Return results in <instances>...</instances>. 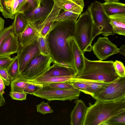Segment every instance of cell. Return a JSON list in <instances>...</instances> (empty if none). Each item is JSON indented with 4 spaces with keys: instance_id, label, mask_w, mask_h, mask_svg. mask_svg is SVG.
<instances>
[{
    "instance_id": "ee69618b",
    "label": "cell",
    "mask_w": 125,
    "mask_h": 125,
    "mask_svg": "<svg viewBox=\"0 0 125 125\" xmlns=\"http://www.w3.org/2000/svg\"><path fill=\"white\" fill-rule=\"evenodd\" d=\"M5 103V100L3 94L0 93V107L4 105Z\"/></svg>"
},
{
    "instance_id": "b9f144b4",
    "label": "cell",
    "mask_w": 125,
    "mask_h": 125,
    "mask_svg": "<svg viewBox=\"0 0 125 125\" xmlns=\"http://www.w3.org/2000/svg\"><path fill=\"white\" fill-rule=\"evenodd\" d=\"M119 53L122 55H125V45H122L119 48Z\"/></svg>"
},
{
    "instance_id": "277c9868",
    "label": "cell",
    "mask_w": 125,
    "mask_h": 125,
    "mask_svg": "<svg viewBox=\"0 0 125 125\" xmlns=\"http://www.w3.org/2000/svg\"><path fill=\"white\" fill-rule=\"evenodd\" d=\"M93 23L91 15L87 10L81 14L75 23L74 38L83 54L91 52L93 39L92 33Z\"/></svg>"
},
{
    "instance_id": "60d3db41",
    "label": "cell",
    "mask_w": 125,
    "mask_h": 125,
    "mask_svg": "<svg viewBox=\"0 0 125 125\" xmlns=\"http://www.w3.org/2000/svg\"><path fill=\"white\" fill-rule=\"evenodd\" d=\"M5 86L3 81L0 76V93L1 94H3L5 93Z\"/></svg>"
},
{
    "instance_id": "30bf717a",
    "label": "cell",
    "mask_w": 125,
    "mask_h": 125,
    "mask_svg": "<svg viewBox=\"0 0 125 125\" xmlns=\"http://www.w3.org/2000/svg\"><path fill=\"white\" fill-rule=\"evenodd\" d=\"M93 52L101 61L119 53V48L106 37H99L92 46Z\"/></svg>"
},
{
    "instance_id": "d4e9b609",
    "label": "cell",
    "mask_w": 125,
    "mask_h": 125,
    "mask_svg": "<svg viewBox=\"0 0 125 125\" xmlns=\"http://www.w3.org/2000/svg\"><path fill=\"white\" fill-rule=\"evenodd\" d=\"M10 77L11 82L21 73L20 70L19 61L17 56L14 58L13 60L7 69Z\"/></svg>"
},
{
    "instance_id": "ba28073f",
    "label": "cell",
    "mask_w": 125,
    "mask_h": 125,
    "mask_svg": "<svg viewBox=\"0 0 125 125\" xmlns=\"http://www.w3.org/2000/svg\"><path fill=\"white\" fill-rule=\"evenodd\" d=\"M80 92V90L76 89L69 90L54 89L43 85V87L35 93L33 95L49 101H71L78 99Z\"/></svg>"
},
{
    "instance_id": "4316f807",
    "label": "cell",
    "mask_w": 125,
    "mask_h": 125,
    "mask_svg": "<svg viewBox=\"0 0 125 125\" xmlns=\"http://www.w3.org/2000/svg\"><path fill=\"white\" fill-rule=\"evenodd\" d=\"M125 125V111L111 118L102 125Z\"/></svg>"
},
{
    "instance_id": "8992f818",
    "label": "cell",
    "mask_w": 125,
    "mask_h": 125,
    "mask_svg": "<svg viewBox=\"0 0 125 125\" xmlns=\"http://www.w3.org/2000/svg\"><path fill=\"white\" fill-rule=\"evenodd\" d=\"M96 100L113 102L125 98V77L108 83L100 92L92 96Z\"/></svg>"
},
{
    "instance_id": "484cf974",
    "label": "cell",
    "mask_w": 125,
    "mask_h": 125,
    "mask_svg": "<svg viewBox=\"0 0 125 125\" xmlns=\"http://www.w3.org/2000/svg\"><path fill=\"white\" fill-rule=\"evenodd\" d=\"M79 15V14L70 11L64 10L62 13L59 14L55 19V21L60 22L70 20L76 22Z\"/></svg>"
},
{
    "instance_id": "9c48e42d",
    "label": "cell",
    "mask_w": 125,
    "mask_h": 125,
    "mask_svg": "<svg viewBox=\"0 0 125 125\" xmlns=\"http://www.w3.org/2000/svg\"><path fill=\"white\" fill-rule=\"evenodd\" d=\"M37 39L24 46L20 45L17 56L19 61L21 73L24 71L33 58L41 54Z\"/></svg>"
},
{
    "instance_id": "7bdbcfd3",
    "label": "cell",
    "mask_w": 125,
    "mask_h": 125,
    "mask_svg": "<svg viewBox=\"0 0 125 125\" xmlns=\"http://www.w3.org/2000/svg\"><path fill=\"white\" fill-rule=\"evenodd\" d=\"M4 20L0 17V32L4 29Z\"/></svg>"
},
{
    "instance_id": "d6a6232c",
    "label": "cell",
    "mask_w": 125,
    "mask_h": 125,
    "mask_svg": "<svg viewBox=\"0 0 125 125\" xmlns=\"http://www.w3.org/2000/svg\"><path fill=\"white\" fill-rule=\"evenodd\" d=\"M36 106L37 112L43 115L53 112V110L51 108L48 103L42 101L39 104L36 105Z\"/></svg>"
},
{
    "instance_id": "ffe728a7",
    "label": "cell",
    "mask_w": 125,
    "mask_h": 125,
    "mask_svg": "<svg viewBox=\"0 0 125 125\" xmlns=\"http://www.w3.org/2000/svg\"><path fill=\"white\" fill-rule=\"evenodd\" d=\"M74 77L72 76H41L29 81L32 82L43 85L50 83L68 82Z\"/></svg>"
},
{
    "instance_id": "ab89813d",
    "label": "cell",
    "mask_w": 125,
    "mask_h": 125,
    "mask_svg": "<svg viewBox=\"0 0 125 125\" xmlns=\"http://www.w3.org/2000/svg\"><path fill=\"white\" fill-rule=\"evenodd\" d=\"M0 6L3 10L2 14L4 17L6 18L11 19L10 16L5 5L4 0H0Z\"/></svg>"
},
{
    "instance_id": "7c38bea8",
    "label": "cell",
    "mask_w": 125,
    "mask_h": 125,
    "mask_svg": "<svg viewBox=\"0 0 125 125\" xmlns=\"http://www.w3.org/2000/svg\"><path fill=\"white\" fill-rule=\"evenodd\" d=\"M62 9L58 7L54 3L52 10L47 17L42 21L35 23L40 35L45 37L60 22L55 21V20Z\"/></svg>"
},
{
    "instance_id": "74e56055",
    "label": "cell",
    "mask_w": 125,
    "mask_h": 125,
    "mask_svg": "<svg viewBox=\"0 0 125 125\" xmlns=\"http://www.w3.org/2000/svg\"><path fill=\"white\" fill-rule=\"evenodd\" d=\"M26 1L27 6L26 11L32 10L40 5V0H26Z\"/></svg>"
},
{
    "instance_id": "8d00e7d4",
    "label": "cell",
    "mask_w": 125,
    "mask_h": 125,
    "mask_svg": "<svg viewBox=\"0 0 125 125\" xmlns=\"http://www.w3.org/2000/svg\"><path fill=\"white\" fill-rule=\"evenodd\" d=\"M10 96L11 99L18 100H23L26 99L27 94L24 93L10 91Z\"/></svg>"
},
{
    "instance_id": "f6af8a7d",
    "label": "cell",
    "mask_w": 125,
    "mask_h": 125,
    "mask_svg": "<svg viewBox=\"0 0 125 125\" xmlns=\"http://www.w3.org/2000/svg\"><path fill=\"white\" fill-rule=\"evenodd\" d=\"M105 3L117 2H119V0H104Z\"/></svg>"
},
{
    "instance_id": "8fae6325",
    "label": "cell",
    "mask_w": 125,
    "mask_h": 125,
    "mask_svg": "<svg viewBox=\"0 0 125 125\" xmlns=\"http://www.w3.org/2000/svg\"><path fill=\"white\" fill-rule=\"evenodd\" d=\"M54 4L53 0H40L39 7L23 13L27 21L35 23L42 21L47 17L52 10Z\"/></svg>"
},
{
    "instance_id": "83f0119b",
    "label": "cell",
    "mask_w": 125,
    "mask_h": 125,
    "mask_svg": "<svg viewBox=\"0 0 125 125\" xmlns=\"http://www.w3.org/2000/svg\"><path fill=\"white\" fill-rule=\"evenodd\" d=\"M37 40L41 54L45 55L50 56V50L46 37H43L40 35Z\"/></svg>"
},
{
    "instance_id": "7dc6e473",
    "label": "cell",
    "mask_w": 125,
    "mask_h": 125,
    "mask_svg": "<svg viewBox=\"0 0 125 125\" xmlns=\"http://www.w3.org/2000/svg\"><path fill=\"white\" fill-rule=\"evenodd\" d=\"M3 11L2 9L0 6V12H1L2 13L3 12Z\"/></svg>"
},
{
    "instance_id": "9a60e30c",
    "label": "cell",
    "mask_w": 125,
    "mask_h": 125,
    "mask_svg": "<svg viewBox=\"0 0 125 125\" xmlns=\"http://www.w3.org/2000/svg\"><path fill=\"white\" fill-rule=\"evenodd\" d=\"M24 31L18 36L20 45L24 46L37 40L39 32L35 23L27 21Z\"/></svg>"
},
{
    "instance_id": "d6986e66",
    "label": "cell",
    "mask_w": 125,
    "mask_h": 125,
    "mask_svg": "<svg viewBox=\"0 0 125 125\" xmlns=\"http://www.w3.org/2000/svg\"><path fill=\"white\" fill-rule=\"evenodd\" d=\"M114 34L125 36V13H118L108 16Z\"/></svg>"
},
{
    "instance_id": "5bb4252c",
    "label": "cell",
    "mask_w": 125,
    "mask_h": 125,
    "mask_svg": "<svg viewBox=\"0 0 125 125\" xmlns=\"http://www.w3.org/2000/svg\"><path fill=\"white\" fill-rule=\"evenodd\" d=\"M20 45L18 36L14 33L8 36L0 45V56L17 53Z\"/></svg>"
},
{
    "instance_id": "4dcf8cb0",
    "label": "cell",
    "mask_w": 125,
    "mask_h": 125,
    "mask_svg": "<svg viewBox=\"0 0 125 125\" xmlns=\"http://www.w3.org/2000/svg\"><path fill=\"white\" fill-rule=\"evenodd\" d=\"M43 87V85L31 82L23 90V92L33 95L38 90Z\"/></svg>"
},
{
    "instance_id": "7a4b0ae2",
    "label": "cell",
    "mask_w": 125,
    "mask_h": 125,
    "mask_svg": "<svg viewBox=\"0 0 125 125\" xmlns=\"http://www.w3.org/2000/svg\"><path fill=\"white\" fill-rule=\"evenodd\" d=\"M125 111V98L113 102L96 100L87 108L83 125H102L111 118Z\"/></svg>"
},
{
    "instance_id": "e0dca14e",
    "label": "cell",
    "mask_w": 125,
    "mask_h": 125,
    "mask_svg": "<svg viewBox=\"0 0 125 125\" xmlns=\"http://www.w3.org/2000/svg\"><path fill=\"white\" fill-rule=\"evenodd\" d=\"M75 103V105L70 115V124L83 125L87 107L81 100H76Z\"/></svg>"
},
{
    "instance_id": "bcb514c9",
    "label": "cell",
    "mask_w": 125,
    "mask_h": 125,
    "mask_svg": "<svg viewBox=\"0 0 125 125\" xmlns=\"http://www.w3.org/2000/svg\"><path fill=\"white\" fill-rule=\"evenodd\" d=\"M12 0H4L5 5Z\"/></svg>"
},
{
    "instance_id": "603a6c76",
    "label": "cell",
    "mask_w": 125,
    "mask_h": 125,
    "mask_svg": "<svg viewBox=\"0 0 125 125\" xmlns=\"http://www.w3.org/2000/svg\"><path fill=\"white\" fill-rule=\"evenodd\" d=\"M104 10L108 16L118 13H125V4L119 2L102 3Z\"/></svg>"
},
{
    "instance_id": "f1b7e54d",
    "label": "cell",
    "mask_w": 125,
    "mask_h": 125,
    "mask_svg": "<svg viewBox=\"0 0 125 125\" xmlns=\"http://www.w3.org/2000/svg\"><path fill=\"white\" fill-rule=\"evenodd\" d=\"M68 82L72 85L75 88L83 93L88 86L83 80L74 77L69 81Z\"/></svg>"
},
{
    "instance_id": "52a82bcc",
    "label": "cell",
    "mask_w": 125,
    "mask_h": 125,
    "mask_svg": "<svg viewBox=\"0 0 125 125\" xmlns=\"http://www.w3.org/2000/svg\"><path fill=\"white\" fill-rule=\"evenodd\" d=\"M55 62L50 56L41 54L33 58L21 73L29 80L34 79L43 73Z\"/></svg>"
},
{
    "instance_id": "cb8c5ba5",
    "label": "cell",
    "mask_w": 125,
    "mask_h": 125,
    "mask_svg": "<svg viewBox=\"0 0 125 125\" xmlns=\"http://www.w3.org/2000/svg\"><path fill=\"white\" fill-rule=\"evenodd\" d=\"M27 23V21L23 13L18 12L16 13L12 23L14 26L15 34L18 36L25 30Z\"/></svg>"
},
{
    "instance_id": "d590c367",
    "label": "cell",
    "mask_w": 125,
    "mask_h": 125,
    "mask_svg": "<svg viewBox=\"0 0 125 125\" xmlns=\"http://www.w3.org/2000/svg\"><path fill=\"white\" fill-rule=\"evenodd\" d=\"M0 76L5 85L9 86L10 84L11 80L7 69L0 68Z\"/></svg>"
},
{
    "instance_id": "4fadbf2b",
    "label": "cell",
    "mask_w": 125,
    "mask_h": 125,
    "mask_svg": "<svg viewBox=\"0 0 125 125\" xmlns=\"http://www.w3.org/2000/svg\"><path fill=\"white\" fill-rule=\"evenodd\" d=\"M41 76H72L75 77L77 75V73L73 67L67 66L56 62Z\"/></svg>"
},
{
    "instance_id": "5b68a950",
    "label": "cell",
    "mask_w": 125,
    "mask_h": 125,
    "mask_svg": "<svg viewBox=\"0 0 125 125\" xmlns=\"http://www.w3.org/2000/svg\"><path fill=\"white\" fill-rule=\"evenodd\" d=\"M87 10L90 13L93 23L92 33L93 40L100 34L106 37L115 34L102 3L96 1L88 6Z\"/></svg>"
},
{
    "instance_id": "ac0fdd59",
    "label": "cell",
    "mask_w": 125,
    "mask_h": 125,
    "mask_svg": "<svg viewBox=\"0 0 125 125\" xmlns=\"http://www.w3.org/2000/svg\"><path fill=\"white\" fill-rule=\"evenodd\" d=\"M58 8L80 15L84 7L83 0H53Z\"/></svg>"
},
{
    "instance_id": "6da1fadb",
    "label": "cell",
    "mask_w": 125,
    "mask_h": 125,
    "mask_svg": "<svg viewBox=\"0 0 125 125\" xmlns=\"http://www.w3.org/2000/svg\"><path fill=\"white\" fill-rule=\"evenodd\" d=\"M76 22L70 20L60 22L45 36L52 59L58 63L75 69L69 40L74 37Z\"/></svg>"
},
{
    "instance_id": "44dd1931",
    "label": "cell",
    "mask_w": 125,
    "mask_h": 125,
    "mask_svg": "<svg viewBox=\"0 0 125 125\" xmlns=\"http://www.w3.org/2000/svg\"><path fill=\"white\" fill-rule=\"evenodd\" d=\"M30 82L26 76L21 73L11 82V91L23 93V90Z\"/></svg>"
},
{
    "instance_id": "836d02e7",
    "label": "cell",
    "mask_w": 125,
    "mask_h": 125,
    "mask_svg": "<svg viewBox=\"0 0 125 125\" xmlns=\"http://www.w3.org/2000/svg\"><path fill=\"white\" fill-rule=\"evenodd\" d=\"M13 59L9 55L0 56V68L7 69Z\"/></svg>"
},
{
    "instance_id": "3957f363",
    "label": "cell",
    "mask_w": 125,
    "mask_h": 125,
    "mask_svg": "<svg viewBox=\"0 0 125 125\" xmlns=\"http://www.w3.org/2000/svg\"><path fill=\"white\" fill-rule=\"evenodd\" d=\"M84 61L85 66L83 72L74 78L109 83L120 77L115 72L113 61H92L85 57Z\"/></svg>"
},
{
    "instance_id": "e575fe53",
    "label": "cell",
    "mask_w": 125,
    "mask_h": 125,
    "mask_svg": "<svg viewBox=\"0 0 125 125\" xmlns=\"http://www.w3.org/2000/svg\"><path fill=\"white\" fill-rule=\"evenodd\" d=\"M14 33L13 25H12L4 28L0 32V45L4 39L9 35L11 33Z\"/></svg>"
},
{
    "instance_id": "7402d4cb",
    "label": "cell",
    "mask_w": 125,
    "mask_h": 125,
    "mask_svg": "<svg viewBox=\"0 0 125 125\" xmlns=\"http://www.w3.org/2000/svg\"><path fill=\"white\" fill-rule=\"evenodd\" d=\"M82 80L88 86L84 93L92 96L101 91L108 83L98 81Z\"/></svg>"
},
{
    "instance_id": "f546056e",
    "label": "cell",
    "mask_w": 125,
    "mask_h": 125,
    "mask_svg": "<svg viewBox=\"0 0 125 125\" xmlns=\"http://www.w3.org/2000/svg\"><path fill=\"white\" fill-rule=\"evenodd\" d=\"M45 85L51 88L54 89L69 90L75 89L68 82L53 83Z\"/></svg>"
},
{
    "instance_id": "1f68e13d",
    "label": "cell",
    "mask_w": 125,
    "mask_h": 125,
    "mask_svg": "<svg viewBox=\"0 0 125 125\" xmlns=\"http://www.w3.org/2000/svg\"><path fill=\"white\" fill-rule=\"evenodd\" d=\"M113 65L116 73L119 76L125 77V67L122 62L116 60L114 62Z\"/></svg>"
},
{
    "instance_id": "f35d334b",
    "label": "cell",
    "mask_w": 125,
    "mask_h": 125,
    "mask_svg": "<svg viewBox=\"0 0 125 125\" xmlns=\"http://www.w3.org/2000/svg\"><path fill=\"white\" fill-rule=\"evenodd\" d=\"M27 6L26 0H18V4L15 14L18 12L23 13L26 11Z\"/></svg>"
},
{
    "instance_id": "2e32d148",
    "label": "cell",
    "mask_w": 125,
    "mask_h": 125,
    "mask_svg": "<svg viewBox=\"0 0 125 125\" xmlns=\"http://www.w3.org/2000/svg\"><path fill=\"white\" fill-rule=\"evenodd\" d=\"M69 44L73 55L75 68L77 73V76H78L82 73L84 68L85 56L77 44L74 37L70 39Z\"/></svg>"
}]
</instances>
